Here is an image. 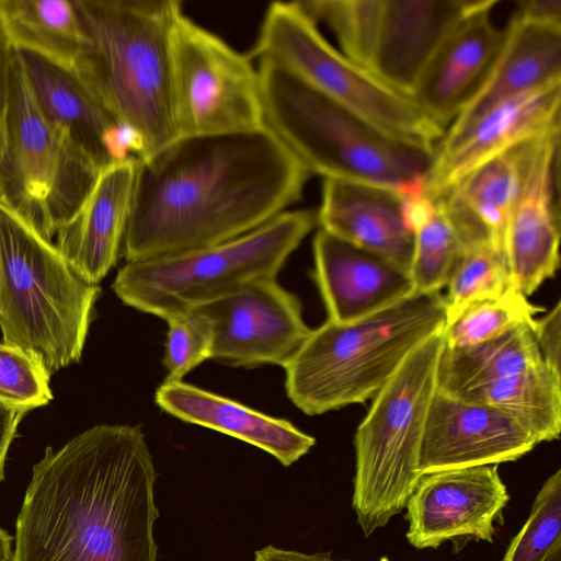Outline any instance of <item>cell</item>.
<instances>
[{"mask_svg":"<svg viewBox=\"0 0 561 561\" xmlns=\"http://www.w3.org/2000/svg\"><path fill=\"white\" fill-rule=\"evenodd\" d=\"M311 174L266 129L179 137L138 160L126 262L238 238L300 199Z\"/></svg>","mask_w":561,"mask_h":561,"instance_id":"obj_1","label":"cell"},{"mask_svg":"<svg viewBox=\"0 0 561 561\" xmlns=\"http://www.w3.org/2000/svg\"><path fill=\"white\" fill-rule=\"evenodd\" d=\"M157 471L140 425H96L34 465L12 561H157Z\"/></svg>","mask_w":561,"mask_h":561,"instance_id":"obj_2","label":"cell"},{"mask_svg":"<svg viewBox=\"0 0 561 561\" xmlns=\"http://www.w3.org/2000/svg\"><path fill=\"white\" fill-rule=\"evenodd\" d=\"M87 46L72 73L140 145L139 160L179 138L171 41L176 0H73Z\"/></svg>","mask_w":561,"mask_h":561,"instance_id":"obj_3","label":"cell"},{"mask_svg":"<svg viewBox=\"0 0 561 561\" xmlns=\"http://www.w3.org/2000/svg\"><path fill=\"white\" fill-rule=\"evenodd\" d=\"M264 128L310 173L366 183L400 196L427 192L434 150L396 141L260 60Z\"/></svg>","mask_w":561,"mask_h":561,"instance_id":"obj_4","label":"cell"},{"mask_svg":"<svg viewBox=\"0 0 561 561\" xmlns=\"http://www.w3.org/2000/svg\"><path fill=\"white\" fill-rule=\"evenodd\" d=\"M446 306L436 293H414L363 319L327 320L311 330L285 365L290 401L308 415L373 399L409 354L444 330Z\"/></svg>","mask_w":561,"mask_h":561,"instance_id":"obj_5","label":"cell"},{"mask_svg":"<svg viewBox=\"0 0 561 561\" xmlns=\"http://www.w3.org/2000/svg\"><path fill=\"white\" fill-rule=\"evenodd\" d=\"M101 288L81 278L53 241L0 199L3 343L48 376L80 360Z\"/></svg>","mask_w":561,"mask_h":561,"instance_id":"obj_6","label":"cell"},{"mask_svg":"<svg viewBox=\"0 0 561 561\" xmlns=\"http://www.w3.org/2000/svg\"><path fill=\"white\" fill-rule=\"evenodd\" d=\"M316 226L317 210L284 211L222 243L126 262L112 288L125 305L167 320L257 280L276 278Z\"/></svg>","mask_w":561,"mask_h":561,"instance_id":"obj_7","label":"cell"},{"mask_svg":"<svg viewBox=\"0 0 561 561\" xmlns=\"http://www.w3.org/2000/svg\"><path fill=\"white\" fill-rule=\"evenodd\" d=\"M430 336L373 398L358 425L352 505L365 537L401 512L422 477L421 445L437 390L444 334Z\"/></svg>","mask_w":561,"mask_h":561,"instance_id":"obj_8","label":"cell"},{"mask_svg":"<svg viewBox=\"0 0 561 561\" xmlns=\"http://www.w3.org/2000/svg\"><path fill=\"white\" fill-rule=\"evenodd\" d=\"M248 55L277 65L396 141L435 149L445 135L412 96L389 87L334 48L298 1L268 5Z\"/></svg>","mask_w":561,"mask_h":561,"instance_id":"obj_9","label":"cell"},{"mask_svg":"<svg viewBox=\"0 0 561 561\" xmlns=\"http://www.w3.org/2000/svg\"><path fill=\"white\" fill-rule=\"evenodd\" d=\"M99 172L69 135L46 117L21 56L11 47L0 131V199L51 241Z\"/></svg>","mask_w":561,"mask_h":561,"instance_id":"obj_10","label":"cell"},{"mask_svg":"<svg viewBox=\"0 0 561 561\" xmlns=\"http://www.w3.org/2000/svg\"><path fill=\"white\" fill-rule=\"evenodd\" d=\"M171 62L179 137L264 128L260 76L248 54L182 13L172 32Z\"/></svg>","mask_w":561,"mask_h":561,"instance_id":"obj_11","label":"cell"},{"mask_svg":"<svg viewBox=\"0 0 561 561\" xmlns=\"http://www.w3.org/2000/svg\"><path fill=\"white\" fill-rule=\"evenodd\" d=\"M191 310L211 329L210 358L232 366L285 367L311 331L300 301L276 278L257 280Z\"/></svg>","mask_w":561,"mask_h":561,"instance_id":"obj_12","label":"cell"},{"mask_svg":"<svg viewBox=\"0 0 561 561\" xmlns=\"http://www.w3.org/2000/svg\"><path fill=\"white\" fill-rule=\"evenodd\" d=\"M510 500L497 465L422 474L407 502V538L417 548L471 538L493 542L494 523Z\"/></svg>","mask_w":561,"mask_h":561,"instance_id":"obj_13","label":"cell"},{"mask_svg":"<svg viewBox=\"0 0 561 561\" xmlns=\"http://www.w3.org/2000/svg\"><path fill=\"white\" fill-rule=\"evenodd\" d=\"M561 82L504 100L469 124L446 129L427 178L434 199L465 174L502 151L560 130Z\"/></svg>","mask_w":561,"mask_h":561,"instance_id":"obj_14","label":"cell"},{"mask_svg":"<svg viewBox=\"0 0 561 561\" xmlns=\"http://www.w3.org/2000/svg\"><path fill=\"white\" fill-rule=\"evenodd\" d=\"M497 0H470L444 35L424 67L412 98L423 112L446 129L480 89L505 38L492 12Z\"/></svg>","mask_w":561,"mask_h":561,"instance_id":"obj_15","label":"cell"},{"mask_svg":"<svg viewBox=\"0 0 561 561\" xmlns=\"http://www.w3.org/2000/svg\"><path fill=\"white\" fill-rule=\"evenodd\" d=\"M538 444L506 412L436 390L420 453L421 474L514 461Z\"/></svg>","mask_w":561,"mask_h":561,"instance_id":"obj_16","label":"cell"},{"mask_svg":"<svg viewBox=\"0 0 561 561\" xmlns=\"http://www.w3.org/2000/svg\"><path fill=\"white\" fill-rule=\"evenodd\" d=\"M560 131L546 136L512 208L503 251L510 283L528 297L559 267L560 217L554 199Z\"/></svg>","mask_w":561,"mask_h":561,"instance_id":"obj_17","label":"cell"},{"mask_svg":"<svg viewBox=\"0 0 561 561\" xmlns=\"http://www.w3.org/2000/svg\"><path fill=\"white\" fill-rule=\"evenodd\" d=\"M138 160L102 169L77 210L55 233L56 248L88 283L98 284L121 256Z\"/></svg>","mask_w":561,"mask_h":561,"instance_id":"obj_18","label":"cell"},{"mask_svg":"<svg viewBox=\"0 0 561 561\" xmlns=\"http://www.w3.org/2000/svg\"><path fill=\"white\" fill-rule=\"evenodd\" d=\"M550 134L528 139L492 157L434 198L465 248L486 243L504 253L510 214L536 151Z\"/></svg>","mask_w":561,"mask_h":561,"instance_id":"obj_19","label":"cell"},{"mask_svg":"<svg viewBox=\"0 0 561 561\" xmlns=\"http://www.w3.org/2000/svg\"><path fill=\"white\" fill-rule=\"evenodd\" d=\"M313 256L314 278L334 322L363 319L414 294L409 273L321 228Z\"/></svg>","mask_w":561,"mask_h":561,"instance_id":"obj_20","label":"cell"},{"mask_svg":"<svg viewBox=\"0 0 561 561\" xmlns=\"http://www.w3.org/2000/svg\"><path fill=\"white\" fill-rule=\"evenodd\" d=\"M35 98L56 126L101 171L136 158L138 142L87 90L70 70L30 53L19 51Z\"/></svg>","mask_w":561,"mask_h":561,"instance_id":"obj_21","label":"cell"},{"mask_svg":"<svg viewBox=\"0 0 561 561\" xmlns=\"http://www.w3.org/2000/svg\"><path fill=\"white\" fill-rule=\"evenodd\" d=\"M317 220L321 229L409 273L414 237L404 217L402 198L396 192L323 179Z\"/></svg>","mask_w":561,"mask_h":561,"instance_id":"obj_22","label":"cell"},{"mask_svg":"<svg viewBox=\"0 0 561 561\" xmlns=\"http://www.w3.org/2000/svg\"><path fill=\"white\" fill-rule=\"evenodd\" d=\"M470 0H382L368 71L412 91L431 56Z\"/></svg>","mask_w":561,"mask_h":561,"instance_id":"obj_23","label":"cell"},{"mask_svg":"<svg viewBox=\"0 0 561 561\" xmlns=\"http://www.w3.org/2000/svg\"><path fill=\"white\" fill-rule=\"evenodd\" d=\"M154 401L172 416L259 447L285 467L296 462L316 444L312 436L285 419L270 416L181 380H164L156 390Z\"/></svg>","mask_w":561,"mask_h":561,"instance_id":"obj_24","label":"cell"},{"mask_svg":"<svg viewBox=\"0 0 561 561\" xmlns=\"http://www.w3.org/2000/svg\"><path fill=\"white\" fill-rule=\"evenodd\" d=\"M561 82V24L524 18L516 12L486 79L447 128L462 127L495 104Z\"/></svg>","mask_w":561,"mask_h":561,"instance_id":"obj_25","label":"cell"},{"mask_svg":"<svg viewBox=\"0 0 561 561\" xmlns=\"http://www.w3.org/2000/svg\"><path fill=\"white\" fill-rule=\"evenodd\" d=\"M0 30L10 47L73 71L88 39L73 1L0 0Z\"/></svg>","mask_w":561,"mask_h":561,"instance_id":"obj_26","label":"cell"},{"mask_svg":"<svg viewBox=\"0 0 561 561\" xmlns=\"http://www.w3.org/2000/svg\"><path fill=\"white\" fill-rule=\"evenodd\" d=\"M531 322L474 345L448 347L444 343L437 369V390L457 396L543 360Z\"/></svg>","mask_w":561,"mask_h":561,"instance_id":"obj_27","label":"cell"},{"mask_svg":"<svg viewBox=\"0 0 561 561\" xmlns=\"http://www.w3.org/2000/svg\"><path fill=\"white\" fill-rule=\"evenodd\" d=\"M457 397L497 408L519 422L538 443L559 438L561 371L540 363Z\"/></svg>","mask_w":561,"mask_h":561,"instance_id":"obj_28","label":"cell"},{"mask_svg":"<svg viewBox=\"0 0 561 561\" xmlns=\"http://www.w3.org/2000/svg\"><path fill=\"white\" fill-rule=\"evenodd\" d=\"M401 198L405 220L414 237L409 270L413 290L439 291L466 248L438 203L426 192Z\"/></svg>","mask_w":561,"mask_h":561,"instance_id":"obj_29","label":"cell"},{"mask_svg":"<svg viewBox=\"0 0 561 561\" xmlns=\"http://www.w3.org/2000/svg\"><path fill=\"white\" fill-rule=\"evenodd\" d=\"M446 286L444 300L448 324L470 306L497 298L512 287L504 253L486 243L466 248Z\"/></svg>","mask_w":561,"mask_h":561,"instance_id":"obj_30","label":"cell"},{"mask_svg":"<svg viewBox=\"0 0 561 561\" xmlns=\"http://www.w3.org/2000/svg\"><path fill=\"white\" fill-rule=\"evenodd\" d=\"M317 23L323 22L335 36L340 51L368 71L382 0L298 1Z\"/></svg>","mask_w":561,"mask_h":561,"instance_id":"obj_31","label":"cell"},{"mask_svg":"<svg viewBox=\"0 0 561 561\" xmlns=\"http://www.w3.org/2000/svg\"><path fill=\"white\" fill-rule=\"evenodd\" d=\"M542 310L510 287L497 298L470 306L446 324L443 331L445 346L463 347L492 340L523 323L531 322Z\"/></svg>","mask_w":561,"mask_h":561,"instance_id":"obj_32","label":"cell"},{"mask_svg":"<svg viewBox=\"0 0 561 561\" xmlns=\"http://www.w3.org/2000/svg\"><path fill=\"white\" fill-rule=\"evenodd\" d=\"M561 471L543 484L522 530L501 561H540L561 539Z\"/></svg>","mask_w":561,"mask_h":561,"instance_id":"obj_33","label":"cell"},{"mask_svg":"<svg viewBox=\"0 0 561 561\" xmlns=\"http://www.w3.org/2000/svg\"><path fill=\"white\" fill-rule=\"evenodd\" d=\"M163 356L167 381H179L187 373L210 358L213 333L209 324L190 310L169 317Z\"/></svg>","mask_w":561,"mask_h":561,"instance_id":"obj_34","label":"cell"},{"mask_svg":"<svg viewBox=\"0 0 561 561\" xmlns=\"http://www.w3.org/2000/svg\"><path fill=\"white\" fill-rule=\"evenodd\" d=\"M49 377L24 352L0 343V400L27 412L46 405L53 399Z\"/></svg>","mask_w":561,"mask_h":561,"instance_id":"obj_35","label":"cell"},{"mask_svg":"<svg viewBox=\"0 0 561 561\" xmlns=\"http://www.w3.org/2000/svg\"><path fill=\"white\" fill-rule=\"evenodd\" d=\"M531 331L543 362L560 370L561 304L560 301L542 318L534 319Z\"/></svg>","mask_w":561,"mask_h":561,"instance_id":"obj_36","label":"cell"},{"mask_svg":"<svg viewBox=\"0 0 561 561\" xmlns=\"http://www.w3.org/2000/svg\"><path fill=\"white\" fill-rule=\"evenodd\" d=\"M26 410L0 400V483L3 480L4 461L18 426Z\"/></svg>","mask_w":561,"mask_h":561,"instance_id":"obj_37","label":"cell"},{"mask_svg":"<svg viewBox=\"0 0 561 561\" xmlns=\"http://www.w3.org/2000/svg\"><path fill=\"white\" fill-rule=\"evenodd\" d=\"M516 13L528 19L561 24L560 0H516Z\"/></svg>","mask_w":561,"mask_h":561,"instance_id":"obj_38","label":"cell"},{"mask_svg":"<svg viewBox=\"0 0 561 561\" xmlns=\"http://www.w3.org/2000/svg\"><path fill=\"white\" fill-rule=\"evenodd\" d=\"M253 561H340L331 557L330 552L306 553L287 550L268 545L255 551Z\"/></svg>","mask_w":561,"mask_h":561,"instance_id":"obj_39","label":"cell"},{"mask_svg":"<svg viewBox=\"0 0 561 561\" xmlns=\"http://www.w3.org/2000/svg\"><path fill=\"white\" fill-rule=\"evenodd\" d=\"M11 47L0 30V131L3 126L8 102V69Z\"/></svg>","mask_w":561,"mask_h":561,"instance_id":"obj_40","label":"cell"},{"mask_svg":"<svg viewBox=\"0 0 561 561\" xmlns=\"http://www.w3.org/2000/svg\"><path fill=\"white\" fill-rule=\"evenodd\" d=\"M12 540L13 537L0 528V561H12Z\"/></svg>","mask_w":561,"mask_h":561,"instance_id":"obj_41","label":"cell"},{"mask_svg":"<svg viewBox=\"0 0 561 561\" xmlns=\"http://www.w3.org/2000/svg\"><path fill=\"white\" fill-rule=\"evenodd\" d=\"M540 561H561V539L553 545Z\"/></svg>","mask_w":561,"mask_h":561,"instance_id":"obj_42","label":"cell"}]
</instances>
